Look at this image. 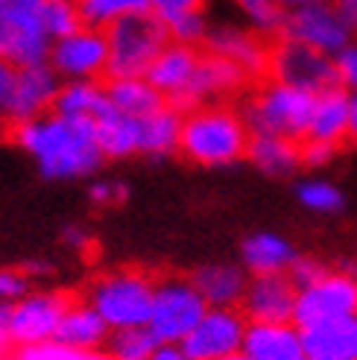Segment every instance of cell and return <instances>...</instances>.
<instances>
[{
  "instance_id": "obj_1",
  "label": "cell",
  "mask_w": 357,
  "mask_h": 360,
  "mask_svg": "<svg viewBox=\"0 0 357 360\" xmlns=\"http://www.w3.org/2000/svg\"><path fill=\"white\" fill-rule=\"evenodd\" d=\"M12 141L21 147L44 179H79L103 165L94 120H74L62 115H44L21 126H12Z\"/></svg>"
},
{
  "instance_id": "obj_2",
  "label": "cell",
  "mask_w": 357,
  "mask_h": 360,
  "mask_svg": "<svg viewBox=\"0 0 357 360\" xmlns=\"http://www.w3.org/2000/svg\"><path fill=\"white\" fill-rule=\"evenodd\" d=\"M249 126L235 103L200 105L185 115L182 138H178V155L200 167H223L246 158Z\"/></svg>"
},
{
  "instance_id": "obj_3",
  "label": "cell",
  "mask_w": 357,
  "mask_h": 360,
  "mask_svg": "<svg viewBox=\"0 0 357 360\" xmlns=\"http://www.w3.org/2000/svg\"><path fill=\"white\" fill-rule=\"evenodd\" d=\"M105 32L109 44V65L105 79H141L147 77L150 65L162 56V50L173 41L170 30L155 12H129L112 21Z\"/></svg>"
},
{
  "instance_id": "obj_4",
  "label": "cell",
  "mask_w": 357,
  "mask_h": 360,
  "mask_svg": "<svg viewBox=\"0 0 357 360\" xmlns=\"http://www.w3.org/2000/svg\"><path fill=\"white\" fill-rule=\"evenodd\" d=\"M316 97L299 88L278 82H255L240 97V115L252 135H281L290 141H301L308 132Z\"/></svg>"
},
{
  "instance_id": "obj_5",
  "label": "cell",
  "mask_w": 357,
  "mask_h": 360,
  "mask_svg": "<svg viewBox=\"0 0 357 360\" xmlns=\"http://www.w3.org/2000/svg\"><path fill=\"white\" fill-rule=\"evenodd\" d=\"M155 278L144 269H117L91 281L85 302L103 316L112 331L123 328H144L150 322Z\"/></svg>"
},
{
  "instance_id": "obj_6",
  "label": "cell",
  "mask_w": 357,
  "mask_h": 360,
  "mask_svg": "<svg viewBox=\"0 0 357 360\" xmlns=\"http://www.w3.org/2000/svg\"><path fill=\"white\" fill-rule=\"evenodd\" d=\"M264 82H278L299 88L305 94H325L334 88H346L340 79L337 62L328 53H319L301 41L273 35L270 50H266V68H264Z\"/></svg>"
},
{
  "instance_id": "obj_7",
  "label": "cell",
  "mask_w": 357,
  "mask_h": 360,
  "mask_svg": "<svg viewBox=\"0 0 357 360\" xmlns=\"http://www.w3.org/2000/svg\"><path fill=\"white\" fill-rule=\"evenodd\" d=\"M208 311L205 299L196 293L190 278H158L152 311L147 328L155 334L158 343H182V340L196 328Z\"/></svg>"
},
{
  "instance_id": "obj_8",
  "label": "cell",
  "mask_w": 357,
  "mask_h": 360,
  "mask_svg": "<svg viewBox=\"0 0 357 360\" xmlns=\"http://www.w3.org/2000/svg\"><path fill=\"white\" fill-rule=\"evenodd\" d=\"M47 62L62 77V82H103L105 65H109L105 32L82 27L65 39H56Z\"/></svg>"
},
{
  "instance_id": "obj_9",
  "label": "cell",
  "mask_w": 357,
  "mask_h": 360,
  "mask_svg": "<svg viewBox=\"0 0 357 360\" xmlns=\"http://www.w3.org/2000/svg\"><path fill=\"white\" fill-rule=\"evenodd\" d=\"M278 35L301 41L319 53H328V56H337L351 44V27L343 21V15L337 12L331 0L290 9Z\"/></svg>"
},
{
  "instance_id": "obj_10",
  "label": "cell",
  "mask_w": 357,
  "mask_h": 360,
  "mask_svg": "<svg viewBox=\"0 0 357 360\" xmlns=\"http://www.w3.org/2000/svg\"><path fill=\"white\" fill-rule=\"evenodd\" d=\"M357 316V276L354 273H331L319 284L301 290L296 299L293 322L296 328H311L319 322Z\"/></svg>"
},
{
  "instance_id": "obj_11",
  "label": "cell",
  "mask_w": 357,
  "mask_h": 360,
  "mask_svg": "<svg viewBox=\"0 0 357 360\" xmlns=\"http://www.w3.org/2000/svg\"><path fill=\"white\" fill-rule=\"evenodd\" d=\"M246 328L249 322L238 308H208L205 316L196 322V328L178 346L190 360H223L240 352Z\"/></svg>"
},
{
  "instance_id": "obj_12",
  "label": "cell",
  "mask_w": 357,
  "mask_h": 360,
  "mask_svg": "<svg viewBox=\"0 0 357 360\" xmlns=\"http://www.w3.org/2000/svg\"><path fill=\"white\" fill-rule=\"evenodd\" d=\"M296 299L299 290L287 273L255 276L249 281L238 311L249 326H287L296 311Z\"/></svg>"
},
{
  "instance_id": "obj_13",
  "label": "cell",
  "mask_w": 357,
  "mask_h": 360,
  "mask_svg": "<svg viewBox=\"0 0 357 360\" xmlns=\"http://www.w3.org/2000/svg\"><path fill=\"white\" fill-rule=\"evenodd\" d=\"M59 91H62V77L50 68V62L21 68L18 77H15L12 100H9L4 123L21 126V123H30V120H39V117L50 115Z\"/></svg>"
},
{
  "instance_id": "obj_14",
  "label": "cell",
  "mask_w": 357,
  "mask_h": 360,
  "mask_svg": "<svg viewBox=\"0 0 357 360\" xmlns=\"http://www.w3.org/2000/svg\"><path fill=\"white\" fill-rule=\"evenodd\" d=\"M70 302L74 299L65 293H27L24 299H18L12 304V343L35 346L53 340Z\"/></svg>"
},
{
  "instance_id": "obj_15",
  "label": "cell",
  "mask_w": 357,
  "mask_h": 360,
  "mask_svg": "<svg viewBox=\"0 0 357 360\" xmlns=\"http://www.w3.org/2000/svg\"><path fill=\"white\" fill-rule=\"evenodd\" d=\"M270 39L273 35H261L258 30H240V27H211L205 30L202 39V50L214 53L220 59L235 62L238 68H243L255 82H264V68H266V50H270Z\"/></svg>"
},
{
  "instance_id": "obj_16",
  "label": "cell",
  "mask_w": 357,
  "mask_h": 360,
  "mask_svg": "<svg viewBox=\"0 0 357 360\" xmlns=\"http://www.w3.org/2000/svg\"><path fill=\"white\" fill-rule=\"evenodd\" d=\"M200 56H202V47L170 41L162 50V56L150 65L144 79L170 103V100H176L178 94H182L188 88V82L193 79L196 65H200Z\"/></svg>"
},
{
  "instance_id": "obj_17",
  "label": "cell",
  "mask_w": 357,
  "mask_h": 360,
  "mask_svg": "<svg viewBox=\"0 0 357 360\" xmlns=\"http://www.w3.org/2000/svg\"><path fill=\"white\" fill-rule=\"evenodd\" d=\"M240 354L246 360H308L301 331L287 326H249Z\"/></svg>"
},
{
  "instance_id": "obj_18",
  "label": "cell",
  "mask_w": 357,
  "mask_h": 360,
  "mask_svg": "<svg viewBox=\"0 0 357 360\" xmlns=\"http://www.w3.org/2000/svg\"><path fill=\"white\" fill-rule=\"evenodd\" d=\"M301 141L328 143V147H346L349 143V94L346 88L316 94V105L308 123V132Z\"/></svg>"
},
{
  "instance_id": "obj_19",
  "label": "cell",
  "mask_w": 357,
  "mask_h": 360,
  "mask_svg": "<svg viewBox=\"0 0 357 360\" xmlns=\"http://www.w3.org/2000/svg\"><path fill=\"white\" fill-rule=\"evenodd\" d=\"M190 284L205 299L208 308H240L246 293V276L240 266L231 264H208L190 273Z\"/></svg>"
},
{
  "instance_id": "obj_20",
  "label": "cell",
  "mask_w": 357,
  "mask_h": 360,
  "mask_svg": "<svg viewBox=\"0 0 357 360\" xmlns=\"http://www.w3.org/2000/svg\"><path fill=\"white\" fill-rule=\"evenodd\" d=\"M301 343L308 357L357 360V316H340L301 328Z\"/></svg>"
},
{
  "instance_id": "obj_21",
  "label": "cell",
  "mask_w": 357,
  "mask_h": 360,
  "mask_svg": "<svg viewBox=\"0 0 357 360\" xmlns=\"http://www.w3.org/2000/svg\"><path fill=\"white\" fill-rule=\"evenodd\" d=\"M112 328L103 322V316L91 308L88 302H79L74 299L70 302V308L65 311L62 322L53 340L62 346H74V349H85V352H100L105 346V340H109Z\"/></svg>"
},
{
  "instance_id": "obj_22",
  "label": "cell",
  "mask_w": 357,
  "mask_h": 360,
  "mask_svg": "<svg viewBox=\"0 0 357 360\" xmlns=\"http://www.w3.org/2000/svg\"><path fill=\"white\" fill-rule=\"evenodd\" d=\"M243 264L246 269H252L255 276H275V273H287L293 266V261L299 258L296 249L278 238V235H270V231H261V235H252L243 240Z\"/></svg>"
},
{
  "instance_id": "obj_23",
  "label": "cell",
  "mask_w": 357,
  "mask_h": 360,
  "mask_svg": "<svg viewBox=\"0 0 357 360\" xmlns=\"http://www.w3.org/2000/svg\"><path fill=\"white\" fill-rule=\"evenodd\" d=\"M50 47H53V39L41 30H21V27L0 24V59H6L18 70L44 65L50 59Z\"/></svg>"
},
{
  "instance_id": "obj_24",
  "label": "cell",
  "mask_w": 357,
  "mask_h": 360,
  "mask_svg": "<svg viewBox=\"0 0 357 360\" xmlns=\"http://www.w3.org/2000/svg\"><path fill=\"white\" fill-rule=\"evenodd\" d=\"M246 158L270 176H287L296 167H301L299 141L281 138V135H249Z\"/></svg>"
},
{
  "instance_id": "obj_25",
  "label": "cell",
  "mask_w": 357,
  "mask_h": 360,
  "mask_svg": "<svg viewBox=\"0 0 357 360\" xmlns=\"http://www.w3.org/2000/svg\"><path fill=\"white\" fill-rule=\"evenodd\" d=\"M103 88L115 109L129 117H150L167 105V100L144 77L141 79H103Z\"/></svg>"
},
{
  "instance_id": "obj_26",
  "label": "cell",
  "mask_w": 357,
  "mask_h": 360,
  "mask_svg": "<svg viewBox=\"0 0 357 360\" xmlns=\"http://www.w3.org/2000/svg\"><path fill=\"white\" fill-rule=\"evenodd\" d=\"M94 129L105 158H126V155H135L141 147V117L120 115L115 105L103 117L94 120Z\"/></svg>"
},
{
  "instance_id": "obj_27",
  "label": "cell",
  "mask_w": 357,
  "mask_h": 360,
  "mask_svg": "<svg viewBox=\"0 0 357 360\" xmlns=\"http://www.w3.org/2000/svg\"><path fill=\"white\" fill-rule=\"evenodd\" d=\"M112 109L103 82H62V91L53 103V115L74 120H97Z\"/></svg>"
},
{
  "instance_id": "obj_28",
  "label": "cell",
  "mask_w": 357,
  "mask_h": 360,
  "mask_svg": "<svg viewBox=\"0 0 357 360\" xmlns=\"http://www.w3.org/2000/svg\"><path fill=\"white\" fill-rule=\"evenodd\" d=\"M182 120L185 115L173 109L167 103L164 109H158L150 117H141V147L138 153L162 158V155H173L178 150V138H182Z\"/></svg>"
},
{
  "instance_id": "obj_29",
  "label": "cell",
  "mask_w": 357,
  "mask_h": 360,
  "mask_svg": "<svg viewBox=\"0 0 357 360\" xmlns=\"http://www.w3.org/2000/svg\"><path fill=\"white\" fill-rule=\"evenodd\" d=\"M162 346L155 340V334L144 326V328H123V331H112L109 340L103 346V354L109 360H150L155 354V349Z\"/></svg>"
},
{
  "instance_id": "obj_30",
  "label": "cell",
  "mask_w": 357,
  "mask_h": 360,
  "mask_svg": "<svg viewBox=\"0 0 357 360\" xmlns=\"http://www.w3.org/2000/svg\"><path fill=\"white\" fill-rule=\"evenodd\" d=\"M44 30L53 41L82 30L77 0H44Z\"/></svg>"
},
{
  "instance_id": "obj_31",
  "label": "cell",
  "mask_w": 357,
  "mask_h": 360,
  "mask_svg": "<svg viewBox=\"0 0 357 360\" xmlns=\"http://www.w3.org/2000/svg\"><path fill=\"white\" fill-rule=\"evenodd\" d=\"M238 6L246 12V18L261 35H278L284 18H287V9L278 0H238Z\"/></svg>"
},
{
  "instance_id": "obj_32",
  "label": "cell",
  "mask_w": 357,
  "mask_h": 360,
  "mask_svg": "<svg viewBox=\"0 0 357 360\" xmlns=\"http://www.w3.org/2000/svg\"><path fill=\"white\" fill-rule=\"evenodd\" d=\"M15 360H109L103 352H85L74 346H62L56 340L47 343H35V346H21Z\"/></svg>"
},
{
  "instance_id": "obj_33",
  "label": "cell",
  "mask_w": 357,
  "mask_h": 360,
  "mask_svg": "<svg viewBox=\"0 0 357 360\" xmlns=\"http://www.w3.org/2000/svg\"><path fill=\"white\" fill-rule=\"evenodd\" d=\"M299 200L305 202L311 211H323V214H334L343 208V193L328 182H305L299 185Z\"/></svg>"
},
{
  "instance_id": "obj_34",
  "label": "cell",
  "mask_w": 357,
  "mask_h": 360,
  "mask_svg": "<svg viewBox=\"0 0 357 360\" xmlns=\"http://www.w3.org/2000/svg\"><path fill=\"white\" fill-rule=\"evenodd\" d=\"M287 276H290V281L296 284V290L301 293V290H308V287H313V284H319L325 276H331V269L323 264V261H316V258H296L293 261V266L287 269Z\"/></svg>"
},
{
  "instance_id": "obj_35",
  "label": "cell",
  "mask_w": 357,
  "mask_h": 360,
  "mask_svg": "<svg viewBox=\"0 0 357 360\" xmlns=\"http://www.w3.org/2000/svg\"><path fill=\"white\" fill-rule=\"evenodd\" d=\"M88 196H91V202H94L97 208H115V205L126 202L129 188L123 185V182H115V179H100V182L91 185Z\"/></svg>"
},
{
  "instance_id": "obj_36",
  "label": "cell",
  "mask_w": 357,
  "mask_h": 360,
  "mask_svg": "<svg viewBox=\"0 0 357 360\" xmlns=\"http://www.w3.org/2000/svg\"><path fill=\"white\" fill-rule=\"evenodd\" d=\"M30 293V278L21 269H0V302H18Z\"/></svg>"
},
{
  "instance_id": "obj_37",
  "label": "cell",
  "mask_w": 357,
  "mask_h": 360,
  "mask_svg": "<svg viewBox=\"0 0 357 360\" xmlns=\"http://www.w3.org/2000/svg\"><path fill=\"white\" fill-rule=\"evenodd\" d=\"M150 12H155L162 21H167V18L173 15H182V12H202L205 0H147Z\"/></svg>"
},
{
  "instance_id": "obj_38",
  "label": "cell",
  "mask_w": 357,
  "mask_h": 360,
  "mask_svg": "<svg viewBox=\"0 0 357 360\" xmlns=\"http://www.w3.org/2000/svg\"><path fill=\"white\" fill-rule=\"evenodd\" d=\"M15 77H18V68L9 65L6 59H0V123H4L6 109H9L12 88H15Z\"/></svg>"
},
{
  "instance_id": "obj_39",
  "label": "cell",
  "mask_w": 357,
  "mask_h": 360,
  "mask_svg": "<svg viewBox=\"0 0 357 360\" xmlns=\"http://www.w3.org/2000/svg\"><path fill=\"white\" fill-rule=\"evenodd\" d=\"M337 70H340L343 85L357 88V44H349L343 53H337Z\"/></svg>"
},
{
  "instance_id": "obj_40",
  "label": "cell",
  "mask_w": 357,
  "mask_h": 360,
  "mask_svg": "<svg viewBox=\"0 0 357 360\" xmlns=\"http://www.w3.org/2000/svg\"><path fill=\"white\" fill-rule=\"evenodd\" d=\"M62 240H65V246H70V249H77V252H88L91 249V235L82 229V226H65L62 229Z\"/></svg>"
},
{
  "instance_id": "obj_41",
  "label": "cell",
  "mask_w": 357,
  "mask_h": 360,
  "mask_svg": "<svg viewBox=\"0 0 357 360\" xmlns=\"http://www.w3.org/2000/svg\"><path fill=\"white\" fill-rule=\"evenodd\" d=\"M12 304L15 302H0V346L12 343Z\"/></svg>"
},
{
  "instance_id": "obj_42",
  "label": "cell",
  "mask_w": 357,
  "mask_h": 360,
  "mask_svg": "<svg viewBox=\"0 0 357 360\" xmlns=\"http://www.w3.org/2000/svg\"><path fill=\"white\" fill-rule=\"evenodd\" d=\"M150 360H190V357L185 354V349L178 346V343H162Z\"/></svg>"
},
{
  "instance_id": "obj_43",
  "label": "cell",
  "mask_w": 357,
  "mask_h": 360,
  "mask_svg": "<svg viewBox=\"0 0 357 360\" xmlns=\"http://www.w3.org/2000/svg\"><path fill=\"white\" fill-rule=\"evenodd\" d=\"M337 6V12L343 15V21L351 27V32L357 30V0H331Z\"/></svg>"
},
{
  "instance_id": "obj_44",
  "label": "cell",
  "mask_w": 357,
  "mask_h": 360,
  "mask_svg": "<svg viewBox=\"0 0 357 360\" xmlns=\"http://www.w3.org/2000/svg\"><path fill=\"white\" fill-rule=\"evenodd\" d=\"M21 273L32 281V278L50 276V273H53V266H50V261H27V264H21Z\"/></svg>"
},
{
  "instance_id": "obj_45",
  "label": "cell",
  "mask_w": 357,
  "mask_h": 360,
  "mask_svg": "<svg viewBox=\"0 0 357 360\" xmlns=\"http://www.w3.org/2000/svg\"><path fill=\"white\" fill-rule=\"evenodd\" d=\"M349 147H357V91L349 97Z\"/></svg>"
},
{
  "instance_id": "obj_46",
  "label": "cell",
  "mask_w": 357,
  "mask_h": 360,
  "mask_svg": "<svg viewBox=\"0 0 357 360\" xmlns=\"http://www.w3.org/2000/svg\"><path fill=\"white\" fill-rule=\"evenodd\" d=\"M278 4L284 6V9H299V6H311V4H325V0H278Z\"/></svg>"
},
{
  "instance_id": "obj_47",
  "label": "cell",
  "mask_w": 357,
  "mask_h": 360,
  "mask_svg": "<svg viewBox=\"0 0 357 360\" xmlns=\"http://www.w3.org/2000/svg\"><path fill=\"white\" fill-rule=\"evenodd\" d=\"M223 360H246V357H243V354L238 352V354H228V357H223Z\"/></svg>"
},
{
  "instance_id": "obj_48",
  "label": "cell",
  "mask_w": 357,
  "mask_h": 360,
  "mask_svg": "<svg viewBox=\"0 0 357 360\" xmlns=\"http://www.w3.org/2000/svg\"><path fill=\"white\" fill-rule=\"evenodd\" d=\"M308 360H337V357H308Z\"/></svg>"
},
{
  "instance_id": "obj_49",
  "label": "cell",
  "mask_w": 357,
  "mask_h": 360,
  "mask_svg": "<svg viewBox=\"0 0 357 360\" xmlns=\"http://www.w3.org/2000/svg\"><path fill=\"white\" fill-rule=\"evenodd\" d=\"M4 135H6V132H4V123H0V141H4Z\"/></svg>"
},
{
  "instance_id": "obj_50",
  "label": "cell",
  "mask_w": 357,
  "mask_h": 360,
  "mask_svg": "<svg viewBox=\"0 0 357 360\" xmlns=\"http://www.w3.org/2000/svg\"><path fill=\"white\" fill-rule=\"evenodd\" d=\"M4 4H6V0H0V12H4Z\"/></svg>"
},
{
  "instance_id": "obj_51",
  "label": "cell",
  "mask_w": 357,
  "mask_h": 360,
  "mask_svg": "<svg viewBox=\"0 0 357 360\" xmlns=\"http://www.w3.org/2000/svg\"><path fill=\"white\" fill-rule=\"evenodd\" d=\"M77 4H88V0H77Z\"/></svg>"
}]
</instances>
